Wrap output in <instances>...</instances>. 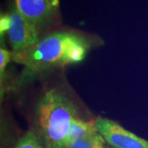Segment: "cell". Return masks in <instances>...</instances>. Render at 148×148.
<instances>
[{
    "instance_id": "cell-1",
    "label": "cell",
    "mask_w": 148,
    "mask_h": 148,
    "mask_svg": "<svg viewBox=\"0 0 148 148\" xmlns=\"http://www.w3.org/2000/svg\"><path fill=\"white\" fill-rule=\"evenodd\" d=\"M89 49L84 37L73 32L49 34L32 47L12 54V60L24 66L28 74L83 61Z\"/></svg>"
},
{
    "instance_id": "cell-2",
    "label": "cell",
    "mask_w": 148,
    "mask_h": 148,
    "mask_svg": "<svg viewBox=\"0 0 148 148\" xmlns=\"http://www.w3.org/2000/svg\"><path fill=\"white\" fill-rule=\"evenodd\" d=\"M76 118L77 108L67 95L47 90L36 106L37 135L44 148H70L69 131Z\"/></svg>"
},
{
    "instance_id": "cell-3",
    "label": "cell",
    "mask_w": 148,
    "mask_h": 148,
    "mask_svg": "<svg viewBox=\"0 0 148 148\" xmlns=\"http://www.w3.org/2000/svg\"><path fill=\"white\" fill-rule=\"evenodd\" d=\"M98 132L111 148H148V141L138 137L117 122L98 117L95 121Z\"/></svg>"
},
{
    "instance_id": "cell-4",
    "label": "cell",
    "mask_w": 148,
    "mask_h": 148,
    "mask_svg": "<svg viewBox=\"0 0 148 148\" xmlns=\"http://www.w3.org/2000/svg\"><path fill=\"white\" fill-rule=\"evenodd\" d=\"M8 15V34L13 53L32 47L40 40L38 27L24 18L16 9L12 11Z\"/></svg>"
},
{
    "instance_id": "cell-5",
    "label": "cell",
    "mask_w": 148,
    "mask_h": 148,
    "mask_svg": "<svg viewBox=\"0 0 148 148\" xmlns=\"http://www.w3.org/2000/svg\"><path fill=\"white\" fill-rule=\"evenodd\" d=\"M16 9L37 27L46 23L58 8V0H15Z\"/></svg>"
},
{
    "instance_id": "cell-6",
    "label": "cell",
    "mask_w": 148,
    "mask_h": 148,
    "mask_svg": "<svg viewBox=\"0 0 148 148\" xmlns=\"http://www.w3.org/2000/svg\"><path fill=\"white\" fill-rule=\"evenodd\" d=\"M98 130L95 127V122L84 121L80 119L79 118H76L72 122L70 131H69V145L71 148L72 143L81 139V138L90 137L98 133Z\"/></svg>"
},
{
    "instance_id": "cell-7",
    "label": "cell",
    "mask_w": 148,
    "mask_h": 148,
    "mask_svg": "<svg viewBox=\"0 0 148 148\" xmlns=\"http://www.w3.org/2000/svg\"><path fill=\"white\" fill-rule=\"evenodd\" d=\"M71 148H107V143L100 132L97 134L81 138L72 143Z\"/></svg>"
},
{
    "instance_id": "cell-8",
    "label": "cell",
    "mask_w": 148,
    "mask_h": 148,
    "mask_svg": "<svg viewBox=\"0 0 148 148\" xmlns=\"http://www.w3.org/2000/svg\"><path fill=\"white\" fill-rule=\"evenodd\" d=\"M15 148H44L37 133L29 130L17 141Z\"/></svg>"
},
{
    "instance_id": "cell-9",
    "label": "cell",
    "mask_w": 148,
    "mask_h": 148,
    "mask_svg": "<svg viewBox=\"0 0 148 148\" xmlns=\"http://www.w3.org/2000/svg\"><path fill=\"white\" fill-rule=\"evenodd\" d=\"M12 58V53L8 51L4 48L0 49V73H1V78L3 77V75L5 72L6 67L8 64L10 62Z\"/></svg>"
},
{
    "instance_id": "cell-10",
    "label": "cell",
    "mask_w": 148,
    "mask_h": 148,
    "mask_svg": "<svg viewBox=\"0 0 148 148\" xmlns=\"http://www.w3.org/2000/svg\"><path fill=\"white\" fill-rule=\"evenodd\" d=\"M9 27V15H3L1 16V20H0V31L1 34L3 35V33H5L8 32Z\"/></svg>"
}]
</instances>
